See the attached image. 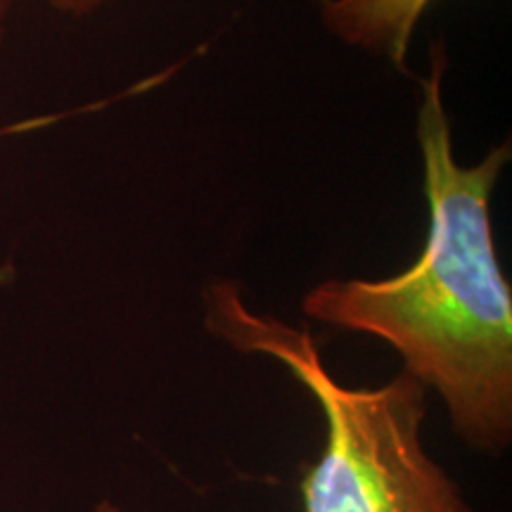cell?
Returning a JSON list of instances; mask_svg holds the SVG:
<instances>
[{
	"mask_svg": "<svg viewBox=\"0 0 512 512\" xmlns=\"http://www.w3.org/2000/svg\"><path fill=\"white\" fill-rule=\"evenodd\" d=\"M446 69L444 41H434L418 110L430 207L418 261L384 280H323L306 292L302 311L394 347L403 370L446 403L458 437L498 456L512 439V290L498 264L491 195L512 150L503 143L482 162L458 164Z\"/></svg>",
	"mask_w": 512,
	"mask_h": 512,
	"instance_id": "cell-1",
	"label": "cell"
},
{
	"mask_svg": "<svg viewBox=\"0 0 512 512\" xmlns=\"http://www.w3.org/2000/svg\"><path fill=\"white\" fill-rule=\"evenodd\" d=\"M204 325L240 354L283 363L318 401L325 446L299 482L304 512H475L422 446L427 387L406 370L382 387H344L309 330L254 311L233 280L204 290Z\"/></svg>",
	"mask_w": 512,
	"mask_h": 512,
	"instance_id": "cell-2",
	"label": "cell"
},
{
	"mask_svg": "<svg viewBox=\"0 0 512 512\" xmlns=\"http://www.w3.org/2000/svg\"><path fill=\"white\" fill-rule=\"evenodd\" d=\"M434 0H320V19L349 48L406 72L415 27Z\"/></svg>",
	"mask_w": 512,
	"mask_h": 512,
	"instance_id": "cell-3",
	"label": "cell"
},
{
	"mask_svg": "<svg viewBox=\"0 0 512 512\" xmlns=\"http://www.w3.org/2000/svg\"><path fill=\"white\" fill-rule=\"evenodd\" d=\"M50 5L62 15H72V17H83V15H93L95 10H100L102 5L110 3V0H48Z\"/></svg>",
	"mask_w": 512,
	"mask_h": 512,
	"instance_id": "cell-4",
	"label": "cell"
},
{
	"mask_svg": "<svg viewBox=\"0 0 512 512\" xmlns=\"http://www.w3.org/2000/svg\"><path fill=\"white\" fill-rule=\"evenodd\" d=\"M17 3L19 0H0V46H3L5 34H8L10 15H12V10H15Z\"/></svg>",
	"mask_w": 512,
	"mask_h": 512,
	"instance_id": "cell-5",
	"label": "cell"
},
{
	"mask_svg": "<svg viewBox=\"0 0 512 512\" xmlns=\"http://www.w3.org/2000/svg\"><path fill=\"white\" fill-rule=\"evenodd\" d=\"M93 512H124V510L117 508V505L110 501H102V503H98V508H95Z\"/></svg>",
	"mask_w": 512,
	"mask_h": 512,
	"instance_id": "cell-6",
	"label": "cell"
}]
</instances>
